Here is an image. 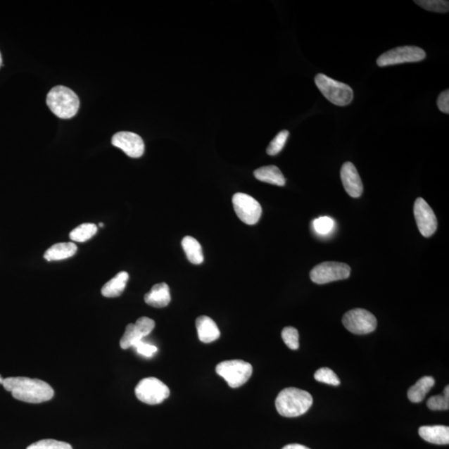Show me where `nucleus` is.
<instances>
[{"label":"nucleus","instance_id":"c756f323","mask_svg":"<svg viewBox=\"0 0 449 449\" xmlns=\"http://www.w3.org/2000/svg\"><path fill=\"white\" fill-rule=\"evenodd\" d=\"M429 410L433 411L448 410L449 409V398L444 396H435L427 402Z\"/></svg>","mask_w":449,"mask_h":449},{"label":"nucleus","instance_id":"c9c22d12","mask_svg":"<svg viewBox=\"0 0 449 449\" xmlns=\"http://www.w3.org/2000/svg\"><path fill=\"white\" fill-rule=\"evenodd\" d=\"M103 223H100L99 227H103Z\"/></svg>","mask_w":449,"mask_h":449},{"label":"nucleus","instance_id":"1a4fd4ad","mask_svg":"<svg viewBox=\"0 0 449 449\" xmlns=\"http://www.w3.org/2000/svg\"><path fill=\"white\" fill-rule=\"evenodd\" d=\"M342 322L348 331L355 334H366L375 331L377 320L369 311L354 309L343 315Z\"/></svg>","mask_w":449,"mask_h":449},{"label":"nucleus","instance_id":"dca6fc26","mask_svg":"<svg viewBox=\"0 0 449 449\" xmlns=\"http://www.w3.org/2000/svg\"><path fill=\"white\" fill-rule=\"evenodd\" d=\"M419 434L424 441L438 444V445H446L449 443V428L448 426H422L419 429Z\"/></svg>","mask_w":449,"mask_h":449},{"label":"nucleus","instance_id":"412c9836","mask_svg":"<svg viewBox=\"0 0 449 449\" xmlns=\"http://www.w3.org/2000/svg\"><path fill=\"white\" fill-rule=\"evenodd\" d=\"M435 380L431 377H424L418 380L407 391V398L411 402L419 403L424 400L427 393L434 386Z\"/></svg>","mask_w":449,"mask_h":449},{"label":"nucleus","instance_id":"f704fd0d","mask_svg":"<svg viewBox=\"0 0 449 449\" xmlns=\"http://www.w3.org/2000/svg\"><path fill=\"white\" fill-rule=\"evenodd\" d=\"M3 61H2V55L0 53V67L2 66Z\"/></svg>","mask_w":449,"mask_h":449},{"label":"nucleus","instance_id":"423d86ee","mask_svg":"<svg viewBox=\"0 0 449 449\" xmlns=\"http://www.w3.org/2000/svg\"><path fill=\"white\" fill-rule=\"evenodd\" d=\"M135 395L144 404L156 405L162 404L170 396V389L157 378L141 379L135 388Z\"/></svg>","mask_w":449,"mask_h":449},{"label":"nucleus","instance_id":"2f4dec72","mask_svg":"<svg viewBox=\"0 0 449 449\" xmlns=\"http://www.w3.org/2000/svg\"><path fill=\"white\" fill-rule=\"evenodd\" d=\"M437 105L439 110L441 112L448 114L449 113V91H443V93L438 96Z\"/></svg>","mask_w":449,"mask_h":449},{"label":"nucleus","instance_id":"ddd939ff","mask_svg":"<svg viewBox=\"0 0 449 449\" xmlns=\"http://www.w3.org/2000/svg\"><path fill=\"white\" fill-rule=\"evenodd\" d=\"M112 144L120 148L128 157L139 158L144 155L145 145L139 135L132 132H119L112 139Z\"/></svg>","mask_w":449,"mask_h":449},{"label":"nucleus","instance_id":"7ed1b4c3","mask_svg":"<svg viewBox=\"0 0 449 449\" xmlns=\"http://www.w3.org/2000/svg\"><path fill=\"white\" fill-rule=\"evenodd\" d=\"M47 104L57 117L70 119L75 117L79 111L80 99L75 91L67 87L57 86L49 91Z\"/></svg>","mask_w":449,"mask_h":449},{"label":"nucleus","instance_id":"0eeeda50","mask_svg":"<svg viewBox=\"0 0 449 449\" xmlns=\"http://www.w3.org/2000/svg\"><path fill=\"white\" fill-rule=\"evenodd\" d=\"M351 269L347 264L341 263H320L311 270V281L318 285H324L332 282L341 281L350 277Z\"/></svg>","mask_w":449,"mask_h":449},{"label":"nucleus","instance_id":"473e14b6","mask_svg":"<svg viewBox=\"0 0 449 449\" xmlns=\"http://www.w3.org/2000/svg\"><path fill=\"white\" fill-rule=\"evenodd\" d=\"M282 449H310L304 445H301V444H288V445L284 447Z\"/></svg>","mask_w":449,"mask_h":449},{"label":"nucleus","instance_id":"cd10ccee","mask_svg":"<svg viewBox=\"0 0 449 449\" xmlns=\"http://www.w3.org/2000/svg\"><path fill=\"white\" fill-rule=\"evenodd\" d=\"M26 449H72L70 443L54 441V439H43L31 444Z\"/></svg>","mask_w":449,"mask_h":449},{"label":"nucleus","instance_id":"9b49d317","mask_svg":"<svg viewBox=\"0 0 449 449\" xmlns=\"http://www.w3.org/2000/svg\"><path fill=\"white\" fill-rule=\"evenodd\" d=\"M154 328V320L148 317H141L135 324H128L120 341L122 349L127 350L134 347L137 342L148 336Z\"/></svg>","mask_w":449,"mask_h":449},{"label":"nucleus","instance_id":"f03ea898","mask_svg":"<svg viewBox=\"0 0 449 449\" xmlns=\"http://www.w3.org/2000/svg\"><path fill=\"white\" fill-rule=\"evenodd\" d=\"M313 405L310 393L297 388H286L279 392L276 407L279 415L286 418L303 415Z\"/></svg>","mask_w":449,"mask_h":449},{"label":"nucleus","instance_id":"a878e982","mask_svg":"<svg viewBox=\"0 0 449 449\" xmlns=\"http://www.w3.org/2000/svg\"><path fill=\"white\" fill-rule=\"evenodd\" d=\"M288 137L289 132L287 130H283L281 132H279L277 137L270 141L267 150V154L270 156H276L279 153H281L284 146H285L286 144Z\"/></svg>","mask_w":449,"mask_h":449},{"label":"nucleus","instance_id":"f8f14e48","mask_svg":"<svg viewBox=\"0 0 449 449\" xmlns=\"http://www.w3.org/2000/svg\"><path fill=\"white\" fill-rule=\"evenodd\" d=\"M414 213L420 233L424 237L434 235L438 228L437 218L432 208L423 198H419L416 200Z\"/></svg>","mask_w":449,"mask_h":449},{"label":"nucleus","instance_id":"b1692460","mask_svg":"<svg viewBox=\"0 0 449 449\" xmlns=\"http://www.w3.org/2000/svg\"><path fill=\"white\" fill-rule=\"evenodd\" d=\"M415 3L426 11L435 13H448L449 9V2L445 0H416Z\"/></svg>","mask_w":449,"mask_h":449},{"label":"nucleus","instance_id":"20e7f679","mask_svg":"<svg viewBox=\"0 0 449 449\" xmlns=\"http://www.w3.org/2000/svg\"><path fill=\"white\" fill-rule=\"evenodd\" d=\"M315 84L329 102L337 106H347L354 99V91L349 85L319 73L315 76Z\"/></svg>","mask_w":449,"mask_h":449},{"label":"nucleus","instance_id":"39448f33","mask_svg":"<svg viewBox=\"0 0 449 449\" xmlns=\"http://www.w3.org/2000/svg\"><path fill=\"white\" fill-rule=\"evenodd\" d=\"M216 371L231 388H239L248 381L253 368L244 360H234L223 361L217 365Z\"/></svg>","mask_w":449,"mask_h":449},{"label":"nucleus","instance_id":"f257e3e1","mask_svg":"<svg viewBox=\"0 0 449 449\" xmlns=\"http://www.w3.org/2000/svg\"><path fill=\"white\" fill-rule=\"evenodd\" d=\"M3 386L13 398L30 404H41L51 400L54 391L48 383L38 379L11 377L4 380Z\"/></svg>","mask_w":449,"mask_h":449},{"label":"nucleus","instance_id":"7c9ffc66","mask_svg":"<svg viewBox=\"0 0 449 449\" xmlns=\"http://www.w3.org/2000/svg\"><path fill=\"white\" fill-rule=\"evenodd\" d=\"M134 348H135L139 355L148 357V358L153 357L158 350L157 347L151 345V343H146L144 341L137 342Z\"/></svg>","mask_w":449,"mask_h":449},{"label":"nucleus","instance_id":"72a5a7b5","mask_svg":"<svg viewBox=\"0 0 449 449\" xmlns=\"http://www.w3.org/2000/svg\"><path fill=\"white\" fill-rule=\"evenodd\" d=\"M4 379L2 378L1 374H0V384H2V386H3V384H4Z\"/></svg>","mask_w":449,"mask_h":449},{"label":"nucleus","instance_id":"bb28decb","mask_svg":"<svg viewBox=\"0 0 449 449\" xmlns=\"http://www.w3.org/2000/svg\"><path fill=\"white\" fill-rule=\"evenodd\" d=\"M282 340L291 350L299 349V332L294 327H289L283 329L282 333Z\"/></svg>","mask_w":449,"mask_h":449},{"label":"nucleus","instance_id":"4468645a","mask_svg":"<svg viewBox=\"0 0 449 449\" xmlns=\"http://www.w3.org/2000/svg\"><path fill=\"white\" fill-rule=\"evenodd\" d=\"M343 186L352 198H358L363 194L364 186L355 165L348 162L343 163L341 172Z\"/></svg>","mask_w":449,"mask_h":449},{"label":"nucleus","instance_id":"4be33fe9","mask_svg":"<svg viewBox=\"0 0 449 449\" xmlns=\"http://www.w3.org/2000/svg\"><path fill=\"white\" fill-rule=\"evenodd\" d=\"M187 259L191 263L200 265L203 263L204 255L200 243L192 236H185L182 241Z\"/></svg>","mask_w":449,"mask_h":449},{"label":"nucleus","instance_id":"aec40b11","mask_svg":"<svg viewBox=\"0 0 449 449\" xmlns=\"http://www.w3.org/2000/svg\"><path fill=\"white\" fill-rule=\"evenodd\" d=\"M128 278H129V276H128L127 272H122L118 273L117 276L110 279L103 286L102 291H101L102 295L107 298L120 296L125 290Z\"/></svg>","mask_w":449,"mask_h":449},{"label":"nucleus","instance_id":"a211bd4d","mask_svg":"<svg viewBox=\"0 0 449 449\" xmlns=\"http://www.w3.org/2000/svg\"><path fill=\"white\" fill-rule=\"evenodd\" d=\"M77 247L73 242H62L54 244L45 252L46 260H61L72 258L76 254Z\"/></svg>","mask_w":449,"mask_h":449},{"label":"nucleus","instance_id":"5701e85b","mask_svg":"<svg viewBox=\"0 0 449 449\" xmlns=\"http://www.w3.org/2000/svg\"><path fill=\"white\" fill-rule=\"evenodd\" d=\"M98 232V227L93 223L81 224L73 229L70 234V239L76 242H86L91 239Z\"/></svg>","mask_w":449,"mask_h":449},{"label":"nucleus","instance_id":"6e6552de","mask_svg":"<svg viewBox=\"0 0 449 449\" xmlns=\"http://www.w3.org/2000/svg\"><path fill=\"white\" fill-rule=\"evenodd\" d=\"M426 57L424 50L416 46H403L380 55L377 59L379 67L396 65L405 63H415L424 61Z\"/></svg>","mask_w":449,"mask_h":449},{"label":"nucleus","instance_id":"6ab92c4d","mask_svg":"<svg viewBox=\"0 0 449 449\" xmlns=\"http://www.w3.org/2000/svg\"><path fill=\"white\" fill-rule=\"evenodd\" d=\"M256 179L269 183V184L283 186L286 184V178L276 166H267L256 169L254 172Z\"/></svg>","mask_w":449,"mask_h":449},{"label":"nucleus","instance_id":"393cba45","mask_svg":"<svg viewBox=\"0 0 449 449\" xmlns=\"http://www.w3.org/2000/svg\"><path fill=\"white\" fill-rule=\"evenodd\" d=\"M314 377L318 382L329 384V386H338L341 384V380L336 373L329 368H322L316 371Z\"/></svg>","mask_w":449,"mask_h":449},{"label":"nucleus","instance_id":"c85d7f7f","mask_svg":"<svg viewBox=\"0 0 449 449\" xmlns=\"http://www.w3.org/2000/svg\"><path fill=\"white\" fill-rule=\"evenodd\" d=\"M313 226L316 232L322 234V235H327L333 230L334 222L331 217H322L315 219Z\"/></svg>","mask_w":449,"mask_h":449},{"label":"nucleus","instance_id":"2eb2a0df","mask_svg":"<svg viewBox=\"0 0 449 449\" xmlns=\"http://www.w3.org/2000/svg\"><path fill=\"white\" fill-rule=\"evenodd\" d=\"M199 340L205 343L216 341L221 336V332L213 319L208 316H200L196 320Z\"/></svg>","mask_w":449,"mask_h":449},{"label":"nucleus","instance_id":"9d476101","mask_svg":"<svg viewBox=\"0 0 449 449\" xmlns=\"http://www.w3.org/2000/svg\"><path fill=\"white\" fill-rule=\"evenodd\" d=\"M234 210L241 221L247 224H255L259 222L263 213L260 205L252 196L245 194H236L233 196Z\"/></svg>","mask_w":449,"mask_h":449},{"label":"nucleus","instance_id":"f3484780","mask_svg":"<svg viewBox=\"0 0 449 449\" xmlns=\"http://www.w3.org/2000/svg\"><path fill=\"white\" fill-rule=\"evenodd\" d=\"M144 301L155 308H163L171 302L170 289L166 283L157 284L145 295Z\"/></svg>","mask_w":449,"mask_h":449}]
</instances>
